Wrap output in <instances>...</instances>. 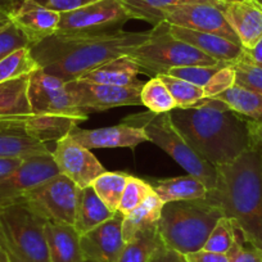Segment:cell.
<instances>
[{"label": "cell", "mask_w": 262, "mask_h": 262, "mask_svg": "<svg viewBox=\"0 0 262 262\" xmlns=\"http://www.w3.org/2000/svg\"><path fill=\"white\" fill-rule=\"evenodd\" d=\"M254 2H256L257 4H259V6L262 7V0H254Z\"/></svg>", "instance_id": "obj_51"}, {"label": "cell", "mask_w": 262, "mask_h": 262, "mask_svg": "<svg viewBox=\"0 0 262 262\" xmlns=\"http://www.w3.org/2000/svg\"><path fill=\"white\" fill-rule=\"evenodd\" d=\"M113 215L115 213L108 210V207L98 196L92 185L81 189L74 225L80 235L97 228L104 221L110 220L111 217H113Z\"/></svg>", "instance_id": "obj_26"}, {"label": "cell", "mask_w": 262, "mask_h": 262, "mask_svg": "<svg viewBox=\"0 0 262 262\" xmlns=\"http://www.w3.org/2000/svg\"><path fill=\"white\" fill-rule=\"evenodd\" d=\"M30 75L0 84V122L27 121L34 116L29 95Z\"/></svg>", "instance_id": "obj_22"}, {"label": "cell", "mask_w": 262, "mask_h": 262, "mask_svg": "<svg viewBox=\"0 0 262 262\" xmlns=\"http://www.w3.org/2000/svg\"><path fill=\"white\" fill-rule=\"evenodd\" d=\"M165 203L153 191L147 196V200L138 206L134 211L122 219V236L123 241L128 242L138 231L150 226L158 225Z\"/></svg>", "instance_id": "obj_27"}, {"label": "cell", "mask_w": 262, "mask_h": 262, "mask_svg": "<svg viewBox=\"0 0 262 262\" xmlns=\"http://www.w3.org/2000/svg\"><path fill=\"white\" fill-rule=\"evenodd\" d=\"M161 244L158 225L143 229L126 242L116 262H150Z\"/></svg>", "instance_id": "obj_29"}, {"label": "cell", "mask_w": 262, "mask_h": 262, "mask_svg": "<svg viewBox=\"0 0 262 262\" xmlns=\"http://www.w3.org/2000/svg\"><path fill=\"white\" fill-rule=\"evenodd\" d=\"M153 189L163 203L206 198L210 191L201 179L189 173L185 176L158 180Z\"/></svg>", "instance_id": "obj_25"}, {"label": "cell", "mask_w": 262, "mask_h": 262, "mask_svg": "<svg viewBox=\"0 0 262 262\" xmlns=\"http://www.w3.org/2000/svg\"><path fill=\"white\" fill-rule=\"evenodd\" d=\"M26 122H0V158H29L52 153L47 143L34 138L27 131Z\"/></svg>", "instance_id": "obj_19"}, {"label": "cell", "mask_w": 262, "mask_h": 262, "mask_svg": "<svg viewBox=\"0 0 262 262\" xmlns=\"http://www.w3.org/2000/svg\"><path fill=\"white\" fill-rule=\"evenodd\" d=\"M127 57L139 66L140 74L150 77L167 74L178 67L219 63L191 45L176 39L170 32V24L166 21L153 27L149 39L131 50Z\"/></svg>", "instance_id": "obj_7"}, {"label": "cell", "mask_w": 262, "mask_h": 262, "mask_svg": "<svg viewBox=\"0 0 262 262\" xmlns=\"http://www.w3.org/2000/svg\"><path fill=\"white\" fill-rule=\"evenodd\" d=\"M120 212L80 236L82 253L86 262H116L125 247Z\"/></svg>", "instance_id": "obj_15"}, {"label": "cell", "mask_w": 262, "mask_h": 262, "mask_svg": "<svg viewBox=\"0 0 262 262\" xmlns=\"http://www.w3.org/2000/svg\"><path fill=\"white\" fill-rule=\"evenodd\" d=\"M163 18L172 26L219 35L241 45V41L229 25L223 9L213 4L190 3L170 7L163 13Z\"/></svg>", "instance_id": "obj_12"}, {"label": "cell", "mask_w": 262, "mask_h": 262, "mask_svg": "<svg viewBox=\"0 0 262 262\" xmlns=\"http://www.w3.org/2000/svg\"><path fill=\"white\" fill-rule=\"evenodd\" d=\"M133 127L142 128L149 142L165 150L189 175L196 176L206 184L208 190H213L217 184V170L194 152L183 135L171 121L168 113L147 112L128 115L121 120Z\"/></svg>", "instance_id": "obj_6"}, {"label": "cell", "mask_w": 262, "mask_h": 262, "mask_svg": "<svg viewBox=\"0 0 262 262\" xmlns=\"http://www.w3.org/2000/svg\"><path fill=\"white\" fill-rule=\"evenodd\" d=\"M170 32L176 39L191 45L217 62L233 63L239 59L244 52L241 45L235 44L225 37L219 36V35L194 31V30L172 26V25H170Z\"/></svg>", "instance_id": "obj_20"}, {"label": "cell", "mask_w": 262, "mask_h": 262, "mask_svg": "<svg viewBox=\"0 0 262 262\" xmlns=\"http://www.w3.org/2000/svg\"><path fill=\"white\" fill-rule=\"evenodd\" d=\"M0 262H11L8 254H7V252L4 251V248L2 246H0Z\"/></svg>", "instance_id": "obj_48"}, {"label": "cell", "mask_w": 262, "mask_h": 262, "mask_svg": "<svg viewBox=\"0 0 262 262\" xmlns=\"http://www.w3.org/2000/svg\"><path fill=\"white\" fill-rule=\"evenodd\" d=\"M236 234H238V228L235 224L233 223V220L224 216L211 231L210 236L203 246V251L226 254L233 247Z\"/></svg>", "instance_id": "obj_34"}, {"label": "cell", "mask_w": 262, "mask_h": 262, "mask_svg": "<svg viewBox=\"0 0 262 262\" xmlns=\"http://www.w3.org/2000/svg\"><path fill=\"white\" fill-rule=\"evenodd\" d=\"M150 262H188V259H186L184 254L179 253V252L173 251V249L167 248L162 243L160 248L156 251V253L153 254Z\"/></svg>", "instance_id": "obj_42"}, {"label": "cell", "mask_w": 262, "mask_h": 262, "mask_svg": "<svg viewBox=\"0 0 262 262\" xmlns=\"http://www.w3.org/2000/svg\"><path fill=\"white\" fill-rule=\"evenodd\" d=\"M153 191H155V189L149 183L139 178H135V176L128 175L117 212H120L122 216L128 215L131 211H134L138 206L142 205L147 200V196L152 194Z\"/></svg>", "instance_id": "obj_35"}, {"label": "cell", "mask_w": 262, "mask_h": 262, "mask_svg": "<svg viewBox=\"0 0 262 262\" xmlns=\"http://www.w3.org/2000/svg\"><path fill=\"white\" fill-rule=\"evenodd\" d=\"M52 157L59 173L74 181L80 189L90 186L107 171L90 149L75 142L70 134L55 142Z\"/></svg>", "instance_id": "obj_13"}, {"label": "cell", "mask_w": 262, "mask_h": 262, "mask_svg": "<svg viewBox=\"0 0 262 262\" xmlns=\"http://www.w3.org/2000/svg\"><path fill=\"white\" fill-rule=\"evenodd\" d=\"M235 84V71L231 67V64L225 66L221 70H219L210 81L203 86L205 98H215L221 93L226 92Z\"/></svg>", "instance_id": "obj_39"}, {"label": "cell", "mask_w": 262, "mask_h": 262, "mask_svg": "<svg viewBox=\"0 0 262 262\" xmlns=\"http://www.w3.org/2000/svg\"><path fill=\"white\" fill-rule=\"evenodd\" d=\"M188 262H229V258L226 254L213 253V252L201 251L193 252V253L185 254Z\"/></svg>", "instance_id": "obj_43"}, {"label": "cell", "mask_w": 262, "mask_h": 262, "mask_svg": "<svg viewBox=\"0 0 262 262\" xmlns=\"http://www.w3.org/2000/svg\"><path fill=\"white\" fill-rule=\"evenodd\" d=\"M9 18L22 30L32 47L57 32L60 13L35 0H17Z\"/></svg>", "instance_id": "obj_16"}, {"label": "cell", "mask_w": 262, "mask_h": 262, "mask_svg": "<svg viewBox=\"0 0 262 262\" xmlns=\"http://www.w3.org/2000/svg\"><path fill=\"white\" fill-rule=\"evenodd\" d=\"M130 19L120 0H99L72 12L60 13L57 34L98 35L121 30Z\"/></svg>", "instance_id": "obj_10"}, {"label": "cell", "mask_w": 262, "mask_h": 262, "mask_svg": "<svg viewBox=\"0 0 262 262\" xmlns=\"http://www.w3.org/2000/svg\"><path fill=\"white\" fill-rule=\"evenodd\" d=\"M80 193L81 189L74 181L58 173L27 191L18 201L26 203L48 223L75 225Z\"/></svg>", "instance_id": "obj_9"}, {"label": "cell", "mask_w": 262, "mask_h": 262, "mask_svg": "<svg viewBox=\"0 0 262 262\" xmlns=\"http://www.w3.org/2000/svg\"><path fill=\"white\" fill-rule=\"evenodd\" d=\"M152 30L127 32L118 30L98 35L52 36L30 48L40 70L66 82L81 79L103 63L128 53L150 37Z\"/></svg>", "instance_id": "obj_2"}, {"label": "cell", "mask_w": 262, "mask_h": 262, "mask_svg": "<svg viewBox=\"0 0 262 262\" xmlns=\"http://www.w3.org/2000/svg\"><path fill=\"white\" fill-rule=\"evenodd\" d=\"M58 173L52 153L25 158L13 172L0 179V207L17 202L27 191Z\"/></svg>", "instance_id": "obj_14"}, {"label": "cell", "mask_w": 262, "mask_h": 262, "mask_svg": "<svg viewBox=\"0 0 262 262\" xmlns=\"http://www.w3.org/2000/svg\"><path fill=\"white\" fill-rule=\"evenodd\" d=\"M229 262H262V251L244 241L238 230L233 247L226 253Z\"/></svg>", "instance_id": "obj_40"}, {"label": "cell", "mask_w": 262, "mask_h": 262, "mask_svg": "<svg viewBox=\"0 0 262 262\" xmlns=\"http://www.w3.org/2000/svg\"><path fill=\"white\" fill-rule=\"evenodd\" d=\"M254 143H256V144L258 145V147H259V149H261V153H262V143H259L258 140H256V139H254Z\"/></svg>", "instance_id": "obj_50"}, {"label": "cell", "mask_w": 262, "mask_h": 262, "mask_svg": "<svg viewBox=\"0 0 262 262\" xmlns=\"http://www.w3.org/2000/svg\"><path fill=\"white\" fill-rule=\"evenodd\" d=\"M143 82L130 86H115L88 82L84 80H74L67 82L76 104L80 110L89 116L90 113L104 112L115 107L123 105H143L140 92Z\"/></svg>", "instance_id": "obj_11"}, {"label": "cell", "mask_w": 262, "mask_h": 262, "mask_svg": "<svg viewBox=\"0 0 262 262\" xmlns=\"http://www.w3.org/2000/svg\"><path fill=\"white\" fill-rule=\"evenodd\" d=\"M252 128H253L254 139L258 140L259 143H262V123L261 125H257V123L252 122Z\"/></svg>", "instance_id": "obj_47"}, {"label": "cell", "mask_w": 262, "mask_h": 262, "mask_svg": "<svg viewBox=\"0 0 262 262\" xmlns=\"http://www.w3.org/2000/svg\"><path fill=\"white\" fill-rule=\"evenodd\" d=\"M142 104L153 113H168L176 108V102L158 76L150 77L140 92Z\"/></svg>", "instance_id": "obj_32"}, {"label": "cell", "mask_w": 262, "mask_h": 262, "mask_svg": "<svg viewBox=\"0 0 262 262\" xmlns=\"http://www.w3.org/2000/svg\"><path fill=\"white\" fill-rule=\"evenodd\" d=\"M128 175L122 172H110L105 171L104 173L93 181L92 186L95 193L98 194L100 200L103 201L108 210L116 213L118 211L121 198H122L123 190H125L126 183H127Z\"/></svg>", "instance_id": "obj_30"}, {"label": "cell", "mask_w": 262, "mask_h": 262, "mask_svg": "<svg viewBox=\"0 0 262 262\" xmlns=\"http://www.w3.org/2000/svg\"><path fill=\"white\" fill-rule=\"evenodd\" d=\"M163 84L167 86L168 92L172 95L176 102V108H188L196 104L200 100L205 99L203 88L190 84L185 80H180L178 77L170 75H158Z\"/></svg>", "instance_id": "obj_33"}, {"label": "cell", "mask_w": 262, "mask_h": 262, "mask_svg": "<svg viewBox=\"0 0 262 262\" xmlns=\"http://www.w3.org/2000/svg\"><path fill=\"white\" fill-rule=\"evenodd\" d=\"M25 158H0V179L13 172Z\"/></svg>", "instance_id": "obj_44"}, {"label": "cell", "mask_w": 262, "mask_h": 262, "mask_svg": "<svg viewBox=\"0 0 262 262\" xmlns=\"http://www.w3.org/2000/svg\"><path fill=\"white\" fill-rule=\"evenodd\" d=\"M217 184L208 195L233 220L247 243L262 251V153L254 143L233 162L216 166Z\"/></svg>", "instance_id": "obj_3"}, {"label": "cell", "mask_w": 262, "mask_h": 262, "mask_svg": "<svg viewBox=\"0 0 262 262\" xmlns=\"http://www.w3.org/2000/svg\"><path fill=\"white\" fill-rule=\"evenodd\" d=\"M39 69L30 48H22L0 60V84L31 75Z\"/></svg>", "instance_id": "obj_31"}, {"label": "cell", "mask_w": 262, "mask_h": 262, "mask_svg": "<svg viewBox=\"0 0 262 262\" xmlns=\"http://www.w3.org/2000/svg\"><path fill=\"white\" fill-rule=\"evenodd\" d=\"M215 99L225 103L234 112L247 120L257 125L262 123V95L254 90L234 84L230 89L215 97Z\"/></svg>", "instance_id": "obj_28"}, {"label": "cell", "mask_w": 262, "mask_h": 262, "mask_svg": "<svg viewBox=\"0 0 262 262\" xmlns=\"http://www.w3.org/2000/svg\"><path fill=\"white\" fill-rule=\"evenodd\" d=\"M130 19H140L148 22L153 27L165 22L163 13L170 7L190 3H208L223 8L225 3H219L215 0H120Z\"/></svg>", "instance_id": "obj_24"}, {"label": "cell", "mask_w": 262, "mask_h": 262, "mask_svg": "<svg viewBox=\"0 0 262 262\" xmlns=\"http://www.w3.org/2000/svg\"><path fill=\"white\" fill-rule=\"evenodd\" d=\"M221 9L243 49H253L262 39V7L254 0H241L225 3Z\"/></svg>", "instance_id": "obj_18"}, {"label": "cell", "mask_w": 262, "mask_h": 262, "mask_svg": "<svg viewBox=\"0 0 262 262\" xmlns=\"http://www.w3.org/2000/svg\"><path fill=\"white\" fill-rule=\"evenodd\" d=\"M230 64L235 71V84L262 95V66L252 62L244 52L239 59Z\"/></svg>", "instance_id": "obj_36"}, {"label": "cell", "mask_w": 262, "mask_h": 262, "mask_svg": "<svg viewBox=\"0 0 262 262\" xmlns=\"http://www.w3.org/2000/svg\"><path fill=\"white\" fill-rule=\"evenodd\" d=\"M224 216L221 206L210 195L168 202L162 208L158 234L163 246L185 256L203 249L211 231Z\"/></svg>", "instance_id": "obj_4"}, {"label": "cell", "mask_w": 262, "mask_h": 262, "mask_svg": "<svg viewBox=\"0 0 262 262\" xmlns=\"http://www.w3.org/2000/svg\"><path fill=\"white\" fill-rule=\"evenodd\" d=\"M22 48H31V42L22 30L11 19L0 24V60Z\"/></svg>", "instance_id": "obj_38"}, {"label": "cell", "mask_w": 262, "mask_h": 262, "mask_svg": "<svg viewBox=\"0 0 262 262\" xmlns=\"http://www.w3.org/2000/svg\"><path fill=\"white\" fill-rule=\"evenodd\" d=\"M49 262H86L80 244V233L74 225L47 223L45 225Z\"/></svg>", "instance_id": "obj_21"}, {"label": "cell", "mask_w": 262, "mask_h": 262, "mask_svg": "<svg viewBox=\"0 0 262 262\" xmlns=\"http://www.w3.org/2000/svg\"><path fill=\"white\" fill-rule=\"evenodd\" d=\"M168 115L194 152L215 167L233 162L254 144L252 121L215 98Z\"/></svg>", "instance_id": "obj_1"}, {"label": "cell", "mask_w": 262, "mask_h": 262, "mask_svg": "<svg viewBox=\"0 0 262 262\" xmlns=\"http://www.w3.org/2000/svg\"><path fill=\"white\" fill-rule=\"evenodd\" d=\"M35 2L58 13H66V12L76 11L89 4L97 3L99 0H35Z\"/></svg>", "instance_id": "obj_41"}, {"label": "cell", "mask_w": 262, "mask_h": 262, "mask_svg": "<svg viewBox=\"0 0 262 262\" xmlns=\"http://www.w3.org/2000/svg\"><path fill=\"white\" fill-rule=\"evenodd\" d=\"M17 0H0V24L9 21L12 11L16 6Z\"/></svg>", "instance_id": "obj_45"}, {"label": "cell", "mask_w": 262, "mask_h": 262, "mask_svg": "<svg viewBox=\"0 0 262 262\" xmlns=\"http://www.w3.org/2000/svg\"><path fill=\"white\" fill-rule=\"evenodd\" d=\"M72 139L88 149L97 148H131L134 149L139 144L149 142L142 128L133 127L126 123L120 122L116 126L93 130H81L75 127L70 131Z\"/></svg>", "instance_id": "obj_17"}, {"label": "cell", "mask_w": 262, "mask_h": 262, "mask_svg": "<svg viewBox=\"0 0 262 262\" xmlns=\"http://www.w3.org/2000/svg\"><path fill=\"white\" fill-rule=\"evenodd\" d=\"M244 53H246V55L252 60V62L262 66V39L257 42V45L253 49L244 50Z\"/></svg>", "instance_id": "obj_46"}, {"label": "cell", "mask_w": 262, "mask_h": 262, "mask_svg": "<svg viewBox=\"0 0 262 262\" xmlns=\"http://www.w3.org/2000/svg\"><path fill=\"white\" fill-rule=\"evenodd\" d=\"M139 74V66L127 55H121L103 63L102 66L84 75L80 80L94 82V84L130 86V85L139 84L140 80H138Z\"/></svg>", "instance_id": "obj_23"}, {"label": "cell", "mask_w": 262, "mask_h": 262, "mask_svg": "<svg viewBox=\"0 0 262 262\" xmlns=\"http://www.w3.org/2000/svg\"><path fill=\"white\" fill-rule=\"evenodd\" d=\"M27 95L35 116L69 121L76 126L89 117L76 104L64 80L45 74L40 69L30 75Z\"/></svg>", "instance_id": "obj_8"}, {"label": "cell", "mask_w": 262, "mask_h": 262, "mask_svg": "<svg viewBox=\"0 0 262 262\" xmlns=\"http://www.w3.org/2000/svg\"><path fill=\"white\" fill-rule=\"evenodd\" d=\"M47 223L22 201L0 207V246L11 262H49Z\"/></svg>", "instance_id": "obj_5"}, {"label": "cell", "mask_w": 262, "mask_h": 262, "mask_svg": "<svg viewBox=\"0 0 262 262\" xmlns=\"http://www.w3.org/2000/svg\"><path fill=\"white\" fill-rule=\"evenodd\" d=\"M215 2H219V3H221V2H220V0H215ZM224 4V3H223Z\"/></svg>", "instance_id": "obj_52"}, {"label": "cell", "mask_w": 262, "mask_h": 262, "mask_svg": "<svg viewBox=\"0 0 262 262\" xmlns=\"http://www.w3.org/2000/svg\"><path fill=\"white\" fill-rule=\"evenodd\" d=\"M221 3H231V2H241V0H220Z\"/></svg>", "instance_id": "obj_49"}, {"label": "cell", "mask_w": 262, "mask_h": 262, "mask_svg": "<svg viewBox=\"0 0 262 262\" xmlns=\"http://www.w3.org/2000/svg\"><path fill=\"white\" fill-rule=\"evenodd\" d=\"M228 64H230V63L219 62L212 66H186V67H178V69L170 70L165 75H170V76L185 80L190 84L203 88L219 70H221Z\"/></svg>", "instance_id": "obj_37"}]
</instances>
